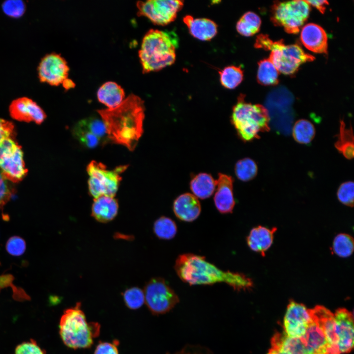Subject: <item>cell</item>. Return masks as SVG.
<instances>
[{"instance_id":"6da1fadb","label":"cell","mask_w":354,"mask_h":354,"mask_svg":"<svg viewBox=\"0 0 354 354\" xmlns=\"http://www.w3.org/2000/svg\"><path fill=\"white\" fill-rule=\"evenodd\" d=\"M145 110L142 99L131 94L117 107L97 112L105 125L108 139L132 151L143 133Z\"/></svg>"},{"instance_id":"7a4b0ae2","label":"cell","mask_w":354,"mask_h":354,"mask_svg":"<svg viewBox=\"0 0 354 354\" xmlns=\"http://www.w3.org/2000/svg\"><path fill=\"white\" fill-rule=\"evenodd\" d=\"M175 269L179 278L190 286L213 285L224 283L234 290H250L253 282L247 275L239 272L222 270L207 262L205 257L186 253L176 260Z\"/></svg>"},{"instance_id":"3957f363","label":"cell","mask_w":354,"mask_h":354,"mask_svg":"<svg viewBox=\"0 0 354 354\" xmlns=\"http://www.w3.org/2000/svg\"><path fill=\"white\" fill-rule=\"evenodd\" d=\"M178 43L174 32L149 30L144 36L139 51L143 73L158 71L173 64Z\"/></svg>"},{"instance_id":"277c9868","label":"cell","mask_w":354,"mask_h":354,"mask_svg":"<svg viewBox=\"0 0 354 354\" xmlns=\"http://www.w3.org/2000/svg\"><path fill=\"white\" fill-rule=\"evenodd\" d=\"M81 306V303L77 302L75 306L66 309L59 321V334L63 342L74 349L89 348L100 333L99 324L87 322Z\"/></svg>"},{"instance_id":"5b68a950","label":"cell","mask_w":354,"mask_h":354,"mask_svg":"<svg viewBox=\"0 0 354 354\" xmlns=\"http://www.w3.org/2000/svg\"><path fill=\"white\" fill-rule=\"evenodd\" d=\"M231 122L244 142L259 138L260 133L270 130V118L266 107L247 102L243 94L239 95L233 107Z\"/></svg>"},{"instance_id":"8992f818","label":"cell","mask_w":354,"mask_h":354,"mask_svg":"<svg viewBox=\"0 0 354 354\" xmlns=\"http://www.w3.org/2000/svg\"><path fill=\"white\" fill-rule=\"evenodd\" d=\"M255 46L270 51L268 59L279 72L285 75L295 74L300 65L315 59L297 44L285 45L282 39L274 41L267 35L263 34L257 36Z\"/></svg>"},{"instance_id":"52a82bcc","label":"cell","mask_w":354,"mask_h":354,"mask_svg":"<svg viewBox=\"0 0 354 354\" xmlns=\"http://www.w3.org/2000/svg\"><path fill=\"white\" fill-rule=\"evenodd\" d=\"M127 167V165H122L108 170L101 162L91 161L87 168L89 177L88 186L90 195L94 199L101 196L114 197L121 180L120 174Z\"/></svg>"},{"instance_id":"ba28073f","label":"cell","mask_w":354,"mask_h":354,"mask_svg":"<svg viewBox=\"0 0 354 354\" xmlns=\"http://www.w3.org/2000/svg\"><path fill=\"white\" fill-rule=\"evenodd\" d=\"M310 11L306 0L276 2L272 6L271 20L289 33H297L307 20Z\"/></svg>"},{"instance_id":"9c48e42d","label":"cell","mask_w":354,"mask_h":354,"mask_svg":"<svg viewBox=\"0 0 354 354\" xmlns=\"http://www.w3.org/2000/svg\"><path fill=\"white\" fill-rule=\"evenodd\" d=\"M144 293L146 304L154 315L166 314L179 302L176 292L161 277L149 280L145 286Z\"/></svg>"},{"instance_id":"30bf717a","label":"cell","mask_w":354,"mask_h":354,"mask_svg":"<svg viewBox=\"0 0 354 354\" xmlns=\"http://www.w3.org/2000/svg\"><path fill=\"white\" fill-rule=\"evenodd\" d=\"M0 169L6 179L17 182L27 173L21 147L10 138L0 141Z\"/></svg>"},{"instance_id":"8fae6325","label":"cell","mask_w":354,"mask_h":354,"mask_svg":"<svg viewBox=\"0 0 354 354\" xmlns=\"http://www.w3.org/2000/svg\"><path fill=\"white\" fill-rule=\"evenodd\" d=\"M183 6V1L178 0H148L137 2L139 16H144L153 24L160 26L173 22Z\"/></svg>"},{"instance_id":"7c38bea8","label":"cell","mask_w":354,"mask_h":354,"mask_svg":"<svg viewBox=\"0 0 354 354\" xmlns=\"http://www.w3.org/2000/svg\"><path fill=\"white\" fill-rule=\"evenodd\" d=\"M69 70L65 59L55 53L45 55L37 68L40 81L54 86L63 85L68 80Z\"/></svg>"},{"instance_id":"4fadbf2b","label":"cell","mask_w":354,"mask_h":354,"mask_svg":"<svg viewBox=\"0 0 354 354\" xmlns=\"http://www.w3.org/2000/svg\"><path fill=\"white\" fill-rule=\"evenodd\" d=\"M312 321L310 309L303 304L291 301L284 319V332L291 338H302Z\"/></svg>"},{"instance_id":"5bb4252c","label":"cell","mask_w":354,"mask_h":354,"mask_svg":"<svg viewBox=\"0 0 354 354\" xmlns=\"http://www.w3.org/2000/svg\"><path fill=\"white\" fill-rule=\"evenodd\" d=\"M335 332L340 353H348L354 346V318L345 308H339L334 314Z\"/></svg>"},{"instance_id":"9a60e30c","label":"cell","mask_w":354,"mask_h":354,"mask_svg":"<svg viewBox=\"0 0 354 354\" xmlns=\"http://www.w3.org/2000/svg\"><path fill=\"white\" fill-rule=\"evenodd\" d=\"M11 117L18 121L40 124L46 118L43 109L32 99L22 97L12 101L9 107Z\"/></svg>"},{"instance_id":"2e32d148","label":"cell","mask_w":354,"mask_h":354,"mask_svg":"<svg viewBox=\"0 0 354 354\" xmlns=\"http://www.w3.org/2000/svg\"><path fill=\"white\" fill-rule=\"evenodd\" d=\"M233 178L227 175L219 173L216 180V191L214 196L215 206L221 213L233 212L235 201L233 194Z\"/></svg>"},{"instance_id":"e0dca14e","label":"cell","mask_w":354,"mask_h":354,"mask_svg":"<svg viewBox=\"0 0 354 354\" xmlns=\"http://www.w3.org/2000/svg\"><path fill=\"white\" fill-rule=\"evenodd\" d=\"M300 38L304 46L311 52L327 54V35L319 25L309 23L304 26L301 30Z\"/></svg>"},{"instance_id":"ac0fdd59","label":"cell","mask_w":354,"mask_h":354,"mask_svg":"<svg viewBox=\"0 0 354 354\" xmlns=\"http://www.w3.org/2000/svg\"><path fill=\"white\" fill-rule=\"evenodd\" d=\"M268 354H313L300 338H293L284 332L276 333L271 339Z\"/></svg>"},{"instance_id":"d6986e66","label":"cell","mask_w":354,"mask_h":354,"mask_svg":"<svg viewBox=\"0 0 354 354\" xmlns=\"http://www.w3.org/2000/svg\"><path fill=\"white\" fill-rule=\"evenodd\" d=\"M173 210L177 217L179 220L192 222L199 217L201 206L196 196L186 193L176 198L173 204Z\"/></svg>"},{"instance_id":"ffe728a7","label":"cell","mask_w":354,"mask_h":354,"mask_svg":"<svg viewBox=\"0 0 354 354\" xmlns=\"http://www.w3.org/2000/svg\"><path fill=\"white\" fill-rule=\"evenodd\" d=\"M276 231V227L269 229L258 226L253 228L246 238L248 247L253 251L265 256L273 243L274 234Z\"/></svg>"},{"instance_id":"44dd1931","label":"cell","mask_w":354,"mask_h":354,"mask_svg":"<svg viewBox=\"0 0 354 354\" xmlns=\"http://www.w3.org/2000/svg\"><path fill=\"white\" fill-rule=\"evenodd\" d=\"M183 21L188 28L189 33L199 40H210L217 33V26L210 19L194 18L191 15H186L184 17Z\"/></svg>"},{"instance_id":"7402d4cb","label":"cell","mask_w":354,"mask_h":354,"mask_svg":"<svg viewBox=\"0 0 354 354\" xmlns=\"http://www.w3.org/2000/svg\"><path fill=\"white\" fill-rule=\"evenodd\" d=\"M118 204L117 200L108 196H101L94 199L91 215L97 221L107 223L117 215Z\"/></svg>"},{"instance_id":"603a6c76","label":"cell","mask_w":354,"mask_h":354,"mask_svg":"<svg viewBox=\"0 0 354 354\" xmlns=\"http://www.w3.org/2000/svg\"><path fill=\"white\" fill-rule=\"evenodd\" d=\"M312 319L323 331L328 342L338 346L337 338L335 332L334 314L325 307L316 306L310 309Z\"/></svg>"},{"instance_id":"cb8c5ba5","label":"cell","mask_w":354,"mask_h":354,"mask_svg":"<svg viewBox=\"0 0 354 354\" xmlns=\"http://www.w3.org/2000/svg\"><path fill=\"white\" fill-rule=\"evenodd\" d=\"M98 101L108 107L114 108L124 100L125 93L123 89L117 83L109 81L103 84L97 92Z\"/></svg>"},{"instance_id":"d4e9b609","label":"cell","mask_w":354,"mask_h":354,"mask_svg":"<svg viewBox=\"0 0 354 354\" xmlns=\"http://www.w3.org/2000/svg\"><path fill=\"white\" fill-rule=\"evenodd\" d=\"M216 186V180L207 173H200L191 180L190 187L193 195L197 198L205 199L213 193Z\"/></svg>"},{"instance_id":"484cf974","label":"cell","mask_w":354,"mask_h":354,"mask_svg":"<svg viewBox=\"0 0 354 354\" xmlns=\"http://www.w3.org/2000/svg\"><path fill=\"white\" fill-rule=\"evenodd\" d=\"M335 148L348 159L354 157V135L351 125L347 127L344 120L340 121L339 132L337 140L334 144Z\"/></svg>"},{"instance_id":"4316f807","label":"cell","mask_w":354,"mask_h":354,"mask_svg":"<svg viewBox=\"0 0 354 354\" xmlns=\"http://www.w3.org/2000/svg\"><path fill=\"white\" fill-rule=\"evenodd\" d=\"M279 71L269 59L258 63L257 81L264 86L275 85L278 83Z\"/></svg>"},{"instance_id":"83f0119b","label":"cell","mask_w":354,"mask_h":354,"mask_svg":"<svg viewBox=\"0 0 354 354\" xmlns=\"http://www.w3.org/2000/svg\"><path fill=\"white\" fill-rule=\"evenodd\" d=\"M261 25L260 17L254 12L249 11L244 13L238 21L236 29L241 35L248 37L257 33Z\"/></svg>"},{"instance_id":"f1b7e54d","label":"cell","mask_w":354,"mask_h":354,"mask_svg":"<svg viewBox=\"0 0 354 354\" xmlns=\"http://www.w3.org/2000/svg\"><path fill=\"white\" fill-rule=\"evenodd\" d=\"M292 130L295 141L302 144H309L315 135L314 125L310 121L305 119L296 121Z\"/></svg>"},{"instance_id":"f546056e","label":"cell","mask_w":354,"mask_h":354,"mask_svg":"<svg viewBox=\"0 0 354 354\" xmlns=\"http://www.w3.org/2000/svg\"><path fill=\"white\" fill-rule=\"evenodd\" d=\"M221 85L228 89L237 87L243 79V72L238 66L230 65L224 68L219 72Z\"/></svg>"},{"instance_id":"4dcf8cb0","label":"cell","mask_w":354,"mask_h":354,"mask_svg":"<svg viewBox=\"0 0 354 354\" xmlns=\"http://www.w3.org/2000/svg\"><path fill=\"white\" fill-rule=\"evenodd\" d=\"M72 132L75 138L83 145L88 148H94L103 143L88 128L83 119L75 124Z\"/></svg>"},{"instance_id":"1f68e13d","label":"cell","mask_w":354,"mask_h":354,"mask_svg":"<svg viewBox=\"0 0 354 354\" xmlns=\"http://www.w3.org/2000/svg\"><path fill=\"white\" fill-rule=\"evenodd\" d=\"M153 232L160 239L169 240L176 236L177 227L176 223L171 219L161 216L154 223Z\"/></svg>"},{"instance_id":"d6a6232c","label":"cell","mask_w":354,"mask_h":354,"mask_svg":"<svg viewBox=\"0 0 354 354\" xmlns=\"http://www.w3.org/2000/svg\"><path fill=\"white\" fill-rule=\"evenodd\" d=\"M354 239L348 234H339L333 240L332 250L339 257L347 258L350 256L354 251Z\"/></svg>"},{"instance_id":"836d02e7","label":"cell","mask_w":354,"mask_h":354,"mask_svg":"<svg viewBox=\"0 0 354 354\" xmlns=\"http://www.w3.org/2000/svg\"><path fill=\"white\" fill-rule=\"evenodd\" d=\"M235 170L236 175L239 180L247 181L256 177L258 168L254 160L249 158H245L236 162Z\"/></svg>"},{"instance_id":"e575fe53","label":"cell","mask_w":354,"mask_h":354,"mask_svg":"<svg viewBox=\"0 0 354 354\" xmlns=\"http://www.w3.org/2000/svg\"><path fill=\"white\" fill-rule=\"evenodd\" d=\"M126 305L131 309L141 307L145 302L144 291L139 287H132L126 289L122 294Z\"/></svg>"},{"instance_id":"d590c367","label":"cell","mask_w":354,"mask_h":354,"mask_svg":"<svg viewBox=\"0 0 354 354\" xmlns=\"http://www.w3.org/2000/svg\"><path fill=\"white\" fill-rule=\"evenodd\" d=\"M354 184L353 181L345 182L339 186L337 196L343 205L353 207L354 206Z\"/></svg>"},{"instance_id":"8d00e7d4","label":"cell","mask_w":354,"mask_h":354,"mask_svg":"<svg viewBox=\"0 0 354 354\" xmlns=\"http://www.w3.org/2000/svg\"><path fill=\"white\" fill-rule=\"evenodd\" d=\"M2 9L6 15L13 18H19L24 14L26 5L22 0H6L2 4Z\"/></svg>"},{"instance_id":"74e56055","label":"cell","mask_w":354,"mask_h":354,"mask_svg":"<svg viewBox=\"0 0 354 354\" xmlns=\"http://www.w3.org/2000/svg\"><path fill=\"white\" fill-rule=\"evenodd\" d=\"M5 248L10 255L20 256L26 251V243L23 238L19 236H11L7 240Z\"/></svg>"},{"instance_id":"f35d334b","label":"cell","mask_w":354,"mask_h":354,"mask_svg":"<svg viewBox=\"0 0 354 354\" xmlns=\"http://www.w3.org/2000/svg\"><path fill=\"white\" fill-rule=\"evenodd\" d=\"M12 276L11 275H5L0 276V289L10 286L12 287L13 291V297L18 301H25L30 300V296L20 288H16L11 283Z\"/></svg>"},{"instance_id":"ab89813d","label":"cell","mask_w":354,"mask_h":354,"mask_svg":"<svg viewBox=\"0 0 354 354\" xmlns=\"http://www.w3.org/2000/svg\"><path fill=\"white\" fill-rule=\"evenodd\" d=\"M13 354H46L45 351L42 349L35 340L30 339L29 341L24 342L18 345Z\"/></svg>"},{"instance_id":"60d3db41","label":"cell","mask_w":354,"mask_h":354,"mask_svg":"<svg viewBox=\"0 0 354 354\" xmlns=\"http://www.w3.org/2000/svg\"><path fill=\"white\" fill-rule=\"evenodd\" d=\"M166 354H214L208 348L199 345L188 344L180 350Z\"/></svg>"},{"instance_id":"b9f144b4","label":"cell","mask_w":354,"mask_h":354,"mask_svg":"<svg viewBox=\"0 0 354 354\" xmlns=\"http://www.w3.org/2000/svg\"><path fill=\"white\" fill-rule=\"evenodd\" d=\"M12 196V192L6 179L0 172V209L5 205Z\"/></svg>"},{"instance_id":"7bdbcfd3","label":"cell","mask_w":354,"mask_h":354,"mask_svg":"<svg viewBox=\"0 0 354 354\" xmlns=\"http://www.w3.org/2000/svg\"><path fill=\"white\" fill-rule=\"evenodd\" d=\"M116 343H99L96 348L94 354H118Z\"/></svg>"},{"instance_id":"ee69618b","label":"cell","mask_w":354,"mask_h":354,"mask_svg":"<svg viewBox=\"0 0 354 354\" xmlns=\"http://www.w3.org/2000/svg\"><path fill=\"white\" fill-rule=\"evenodd\" d=\"M14 129V125L11 122L0 118V141L10 138Z\"/></svg>"},{"instance_id":"f6af8a7d","label":"cell","mask_w":354,"mask_h":354,"mask_svg":"<svg viewBox=\"0 0 354 354\" xmlns=\"http://www.w3.org/2000/svg\"><path fill=\"white\" fill-rule=\"evenodd\" d=\"M309 4L316 8L322 13H324L325 10L326 6L328 4L326 0H306Z\"/></svg>"},{"instance_id":"bcb514c9","label":"cell","mask_w":354,"mask_h":354,"mask_svg":"<svg viewBox=\"0 0 354 354\" xmlns=\"http://www.w3.org/2000/svg\"></svg>"}]
</instances>
